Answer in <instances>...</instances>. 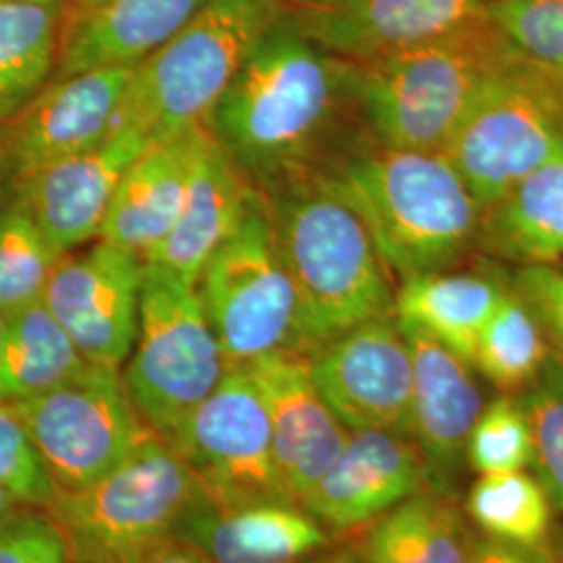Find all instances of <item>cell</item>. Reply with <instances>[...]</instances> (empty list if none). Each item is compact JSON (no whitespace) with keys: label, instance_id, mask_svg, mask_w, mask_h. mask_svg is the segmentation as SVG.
I'll return each instance as SVG.
<instances>
[{"label":"cell","instance_id":"6da1fadb","mask_svg":"<svg viewBox=\"0 0 563 563\" xmlns=\"http://www.w3.org/2000/svg\"><path fill=\"white\" fill-rule=\"evenodd\" d=\"M357 67L302 34L282 2L207 121L260 195L323 176L342 121L360 111Z\"/></svg>","mask_w":563,"mask_h":563},{"label":"cell","instance_id":"7a4b0ae2","mask_svg":"<svg viewBox=\"0 0 563 563\" xmlns=\"http://www.w3.org/2000/svg\"><path fill=\"white\" fill-rule=\"evenodd\" d=\"M322 178L355 209L401 282L449 269L478 244L483 207L443 153L372 142Z\"/></svg>","mask_w":563,"mask_h":563},{"label":"cell","instance_id":"3957f363","mask_svg":"<svg viewBox=\"0 0 563 563\" xmlns=\"http://www.w3.org/2000/svg\"><path fill=\"white\" fill-rule=\"evenodd\" d=\"M262 197L297 290L305 357L360 323L395 313L393 276L365 223L322 176Z\"/></svg>","mask_w":563,"mask_h":563},{"label":"cell","instance_id":"277c9868","mask_svg":"<svg viewBox=\"0 0 563 563\" xmlns=\"http://www.w3.org/2000/svg\"><path fill=\"white\" fill-rule=\"evenodd\" d=\"M514 63L484 15L441 41L355 63L363 125L384 146L443 153L486 81Z\"/></svg>","mask_w":563,"mask_h":563},{"label":"cell","instance_id":"5b68a950","mask_svg":"<svg viewBox=\"0 0 563 563\" xmlns=\"http://www.w3.org/2000/svg\"><path fill=\"white\" fill-rule=\"evenodd\" d=\"M280 11L282 0H207L178 34L136 65L118 125L134 128L153 144L205 125Z\"/></svg>","mask_w":563,"mask_h":563},{"label":"cell","instance_id":"8992f818","mask_svg":"<svg viewBox=\"0 0 563 563\" xmlns=\"http://www.w3.org/2000/svg\"><path fill=\"white\" fill-rule=\"evenodd\" d=\"M199 495L188 465L153 432L95 483L57 493L46 511L59 523L74 562L120 563L172 537Z\"/></svg>","mask_w":563,"mask_h":563},{"label":"cell","instance_id":"52a82bcc","mask_svg":"<svg viewBox=\"0 0 563 563\" xmlns=\"http://www.w3.org/2000/svg\"><path fill=\"white\" fill-rule=\"evenodd\" d=\"M225 369L197 284L144 262L139 332L121 367L142 420L167 441Z\"/></svg>","mask_w":563,"mask_h":563},{"label":"cell","instance_id":"ba28073f","mask_svg":"<svg viewBox=\"0 0 563 563\" xmlns=\"http://www.w3.org/2000/svg\"><path fill=\"white\" fill-rule=\"evenodd\" d=\"M197 290L228 367H246L274 353L302 355L297 290L262 195L205 263Z\"/></svg>","mask_w":563,"mask_h":563},{"label":"cell","instance_id":"9c48e42d","mask_svg":"<svg viewBox=\"0 0 563 563\" xmlns=\"http://www.w3.org/2000/svg\"><path fill=\"white\" fill-rule=\"evenodd\" d=\"M563 146V88L516 59L470 104L443 155L484 209Z\"/></svg>","mask_w":563,"mask_h":563},{"label":"cell","instance_id":"30bf717a","mask_svg":"<svg viewBox=\"0 0 563 563\" xmlns=\"http://www.w3.org/2000/svg\"><path fill=\"white\" fill-rule=\"evenodd\" d=\"M13 405L57 493L95 483L153 434L121 372L92 363L76 380Z\"/></svg>","mask_w":563,"mask_h":563},{"label":"cell","instance_id":"8fae6325","mask_svg":"<svg viewBox=\"0 0 563 563\" xmlns=\"http://www.w3.org/2000/svg\"><path fill=\"white\" fill-rule=\"evenodd\" d=\"M167 443L216 504L292 501L274 457L262 393L246 367H228Z\"/></svg>","mask_w":563,"mask_h":563},{"label":"cell","instance_id":"7c38bea8","mask_svg":"<svg viewBox=\"0 0 563 563\" xmlns=\"http://www.w3.org/2000/svg\"><path fill=\"white\" fill-rule=\"evenodd\" d=\"M139 63L57 76L0 123V199L53 163L104 141L118 125L121 102Z\"/></svg>","mask_w":563,"mask_h":563},{"label":"cell","instance_id":"4fadbf2b","mask_svg":"<svg viewBox=\"0 0 563 563\" xmlns=\"http://www.w3.org/2000/svg\"><path fill=\"white\" fill-rule=\"evenodd\" d=\"M323 401L346 430L411 437L413 365L395 313L360 323L307 357Z\"/></svg>","mask_w":563,"mask_h":563},{"label":"cell","instance_id":"5bb4252c","mask_svg":"<svg viewBox=\"0 0 563 563\" xmlns=\"http://www.w3.org/2000/svg\"><path fill=\"white\" fill-rule=\"evenodd\" d=\"M144 260L99 241L78 257L63 255L42 301L92 365L121 372L139 332Z\"/></svg>","mask_w":563,"mask_h":563},{"label":"cell","instance_id":"9a60e30c","mask_svg":"<svg viewBox=\"0 0 563 563\" xmlns=\"http://www.w3.org/2000/svg\"><path fill=\"white\" fill-rule=\"evenodd\" d=\"M486 0H309L286 4L307 38L342 59H380L465 27Z\"/></svg>","mask_w":563,"mask_h":563},{"label":"cell","instance_id":"2e32d148","mask_svg":"<svg viewBox=\"0 0 563 563\" xmlns=\"http://www.w3.org/2000/svg\"><path fill=\"white\" fill-rule=\"evenodd\" d=\"M423 488H432L430 472L409 434L349 430L341 455L301 505L325 530L344 532L376 522Z\"/></svg>","mask_w":563,"mask_h":563},{"label":"cell","instance_id":"e0dca14e","mask_svg":"<svg viewBox=\"0 0 563 563\" xmlns=\"http://www.w3.org/2000/svg\"><path fill=\"white\" fill-rule=\"evenodd\" d=\"M153 146L130 125H118L104 141L44 167L9 202L36 222L53 246L67 255L99 239L109 202L130 163Z\"/></svg>","mask_w":563,"mask_h":563},{"label":"cell","instance_id":"ac0fdd59","mask_svg":"<svg viewBox=\"0 0 563 563\" xmlns=\"http://www.w3.org/2000/svg\"><path fill=\"white\" fill-rule=\"evenodd\" d=\"M246 369L267 409L282 484L288 497L301 504L341 455L349 430L316 388L307 357L274 353Z\"/></svg>","mask_w":563,"mask_h":563},{"label":"cell","instance_id":"d6986e66","mask_svg":"<svg viewBox=\"0 0 563 563\" xmlns=\"http://www.w3.org/2000/svg\"><path fill=\"white\" fill-rule=\"evenodd\" d=\"M413 365L411 439L420 446L430 486L446 490L465 462V444L484 399L472 365L420 328L402 323Z\"/></svg>","mask_w":563,"mask_h":563},{"label":"cell","instance_id":"ffe728a7","mask_svg":"<svg viewBox=\"0 0 563 563\" xmlns=\"http://www.w3.org/2000/svg\"><path fill=\"white\" fill-rule=\"evenodd\" d=\"M174 534L209 563H302L330 544L328 530L301 504H216L202 490Z\"/></svg>","mask_w":563,"mask_h":563},{"label":"cell","instance_id":"44dd1931","mask_svg":"<svg viewBox=\"0 0 563 563\" xmlns=\"http://www.w3.org/2000/svg\"><path fill=\"white\" fill-rule=\"evenodd\" d=\"M257 197L260 192L205 125L180 216L144 262L197 284L205 263L241 228Z\"/></svg>","mask_w":563,"mask_h":563},{"label":"cell","instance_id":"7402d4cb","mask_svg":"<svg viewBox=\"0 0 563 563\" xmlns=\"http://www.w3.org/2000/svg\"><path fill=\"white\" fill-rule=\"evenodd\" d=\"M205 125L157 142L130 163L109 202L99 241L144 260L167 236L180 216Z\"/></svg>","mask_w":563,"mask_h":563},{"label":"cell","instance_id":"603a6c76","mask_svg":"<svg viewBox=\"0 0 563 563\" xmlns=\"http://www.w3.org/2000/svg\"><path fill=\"white\" fill-rule=\"evenodd\" d=\"M207 0H111L80 20L60 23L57 76L141 63L178 34Z\"/></svg>","mask_w":563,"mask_h":563},{"label":"cell","instance_id":"cb8c5ba5","mask_svg":"<svg viewBox=\"0 0 563 563\" xmlns=\"http://www.w3.org/2000/svg\"><path fill=\"white\" fill-rule=\"evenodd\" d=\"M478 244L518 267H563V146L484 209Z\"/></svg>","mask_w":563,"mask_h":563},{"label":"cell","instance_id":"d4e9b609","mask_svg":"<svg viewBox=\"0 0 563 563\" xmlns=\"http://www.w3.org/2000/svg\"><path fill=\"white\" fill-rule=\"evenodd\" d=\"M505 284L483 274L432 272L402 280L395 292V316L444 344L472 365L484 325Z\"/></svg>","mask_w":563,"mask_h":563},{"label":"cell","instance_id":"484cf974","mask_svg":"<svg viewBox=\"0 0 563 563\" xmlns=\"http://www.w3.org/2000/svg\"><path fill=\"white\" fill-rule=\"evenodd\" d=\"M88 367L78 346L44 301L4 316L0 336V401L41 397L71 383Z\"/></svg>","mask_w":563,"mask_h":563},{"label":"cell","instance_id":"4316f807","mask_svg":"<svg viewBox=\"0 0 563 563\" xmlns=\"http://www.w3.org/2000/svg\"><path fill=\"white\" fill-rule=\"evenodd\" d=\"M472 534L443 490L423 488L372 522L363 563H465Z\"/></svg>","mask_w":563,"mask_h":563},{"label":"cell","instance_id":"83f0119b","mask_svg":"<svg viewBox=\"0 0 563 563\" xmlns=\"http://www.w3.org/2000/svg\"><path fill=\"white\" fill-rule=\"evenodd\" d=\"M60 4L0 0V123L15 115L57 69Z\"/></svg>","mask_w":563,"mask_h":563},{"label":"cell","instance_id":"f1b7e54d","mask_svg":"<svg viewBox=\"0 0 563 563\" xmlns=\"http://www.w3.org/2000/svg\"><path fill=\"white\" fill-rule=\"evenodd\" d=\"M549 355L541 323L520 295L505 286L478 339L472 365L505 395H518L537 380Z\"/></svg>","mask_w":563,"mask_h":563},{"label":"cell","instance_id":"f546056e","mask_svg":"<svg viewBox=\"0 0 563 563\" xmlns=\"http://www.w3.org/2000/svg\"><path fill=\"white\" fill-rule=\"evenodd\" d=\"M465 511L483 537L505 543H547L553 505L541 481L526 470L481 476L472 484Z\"/></svg>","mask_w":563,"mask_h":563},{"label":"cell","instance_id":"4dcf8cb0","mask_svg":"<svg viewBox=\"0 0 563 563\" xmlns=\"http://www.w3.org/2000/svg\"><path fill=\"white\" fill-rule=\"evenodd\" d=\"M484 18L526 69L563 88V0H486Z\"/></svg>","mask_w":563,"mask_h":563},{"label":"cell","instance_id":"1f68e13d","mask_svg":"<svg viewBox=\"0 0 563 563\" xmlns=\"http://www.w3.org/2000/svg\"><path fill=\"white\" fill-rule=\"evenodd\" d=\"M59 253L15 202L0 211V313L41 301Z\"/></svg>","mask_w":563,"mask_h":563},{"label":"cell","instance_id":"d6a6232c","mask_svg":"<svg viewBox=\"0 0 563 563\" xmlns=\"http://www.w3.org/2000/svg\"><path fill=\"white\" fill-rule=\"evenodd\" d=\"M532 432V470L563 516V360L549 355L543 372L516 395Z\"/></svg>","mask_w":563,"mask_h":563},{"label":"cell","instance_id":"836d02e7","mask_svg":"<svg viewBox=\"0 0 563 563\" xmlns=\"http://www.w3.org/2000/svg\"><path fill=\"white\" fill-rule=\"evenodd\" d=\"M532 432L518 397L484 405L465 444V463L481 476L520 472L532 465Z\"/></svg>","mask_w":563,"mask_h":563},{"label":"cell","instance_id":"e575fe53","mask_svg":"<svg viewBox=\"0 0 563 563\" xmlns=\"http://www.w3.org/2000/svg\"><path fill=\"white\" fill-rule=\"evenodd\" d=\"M0 488L23 507L48 509L57 488L13 402L0 401Z\"/></svg>","mask_w":563,"mask_h":563},{"label":"cell","instance_id":"d590c367","mask_svg":"<svg viewBox=\"0 0 563 563\" xmlns=\"http://www.w3.org/2000/svg\"><path fill=\"white\" fill-rule=\"evenodd\" d=\"M0 563H74V558L51 514L21 505L0 522Z\"/></svg>","mask_w":563,"mask_h":563},{"label":"cell","instance_id":"8d00e7d4","mask_svg":"<svg viewBox=\"0 0 563 563\" xmlns=\"http://www.w3.org/2000/svg\"><path fill=\"white\" fill-rule=\"evenodd\" d=\"M511 288L541 323L551 353L563 360V267L522 265L511 278Z\"/></svg>","mask_w":563,"mask_h":563},{"label":"cell","instance_id":"74e56055","mask_svg":"<svg viewBox=\"0 0 563 563\" xmlns=\"http://www.w3.org/2000/svg\"><path fill=\"white\" fill-rule=\"evenodd\" d=\"M465 563H558L544 544L505 543L488 537H474Z\"/></svg>","mask_w":563,"mask_h":563},{"label":"cell","instance_id":"f35d334b","mask_svg":"<svg viewBox=\"0 0 563 563\" xmlns=\"http://www.w3.org/2000/svg\"><path fill=\"white\" fill-rule=\"evenodd\" d=\"M120 563H209L201 551L192 544L181 541L180 537L172 534L155 543L146 544Z\"/></svg>","mask_w":563,"mask_h":563},{"label":"cell","instance_id":"ab89813d","mask_svg":"<svg viewBox=\"0 0 563 563\" xmlns=\"http://www.w3.org/2000/svg\"><path fill=\"white\" fill-rule=\"evenodd\" d=\"M111 0H69V9H65V21H74L80 20V18H86V15H90V13H95V11H99L102 9L104 4H109Z\"/></svg>","mask_w":563,"mask_h":563},{"label":"cell","instance_id":"60d3db41","mask_svg":"<svg viewBox=\"0 0 563 563\" xmlns=\"http://www.w3.org/2000/svg\"><path fill=\"white\" fill-rule=\"evenodd\" d=\"M302 563H363L360 551H351V549H342L334 553H325V555H313Z\"/></svg>","mask_w":563,"mask_h":563},{"label":"cell","instance_id":"b9f144b4","mask_svg":"<svg viewBox=\"0 0 563 563\" xmlns=\"http://www.w3.org/2000/svg\"><path fill=\"white\" fill-rule=\"evenodd\" d=\"M18 507H21V505L18 504V501H15L7 490H2V488H0V522H2V520H7V518H9Z\"/></svg>","mask_w":563,"mask_h":563},{"label":"cell","instance_id":"7bdbcfd3","mask_svg":"<svg viewBox=\"0 0 563 563\" xmlns=\"http://www.w3.org/2000/svg\"><path fill=\"white\" fill-rule=\"evenodd\" d=\"M23 2H38V4H55L59 0H23Z\"/></svg>","mask_w":563,"mask_h":563},{"label":"cell","instance_id":"ee69618b","mask_svg":"<svg viewBox=\"0 0 563 563\" xmlns=\"http://www.w3.org/2000/svg\"><path fill=\"white\" fill-rule=\"evenodd\" d=\"M284 4H301V2H309V0H282Z\"/></svg>","mask_w":563,"mask_h":563},{"label":"cell","instance_id":"f6af8a7d","mask_svg":"<svg viewBox=\"0 0 563 563\" xmlns=\"http://www.w3.org/2000/svg\"><path fill=\"white\" fill-rule=\"evenodd\" d=\"M2 325H4V316L0 313V336H2Z\"/></svg>","mask_w":563,"mask_h":563},{"label":"cell","instance_id":"bcb514c9","mask_svg":"<svg viewBox=\"0 0 563 563\" xmlns=\"http://www.w3.org/2000/svg\"><path fill=\"white\" fill-rule=\"evenodd\" d=\"M74 563H86V562H74Z\"/></svg>","mask_w":563,"mask_h":563}]
</instances>
